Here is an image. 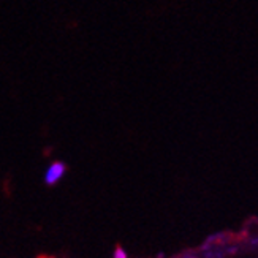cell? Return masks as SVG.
<instances>
[{
    "mask_svg": "<svg viewBox=\"0 0 258 258\" xmlns=\"http://www.w3.org/2000/svg\"><path fill=\"white\" fill-rule=\"evenodd\" d=\"M114 258H127V255H125L124 249L117 247V249H116V252H114Z\"/></svg>",
    "mask_w": 258,
    "mask_h": 258,
    "instance_id": "cell-2",
    "label": "cell"
},
{
    "mask_svg": "<svg viewBox=\"0 0 258 258\" xmlns=\"http://www.w3.org/2000/svg\"><path fill=\"white\" fill-rule=\"evenodd\" d=\"M65 165L62 162H55L52 163L49 168H48V171H46V176H44V181H46L48 185H54L55 182H59L60 179L63 177L65 174Z\"/></svg>",
    "mask_w": 258,
    "mask_h": 258,
    "instance_id": "cell-1",
    "label": "cell"
}]
</instances>
